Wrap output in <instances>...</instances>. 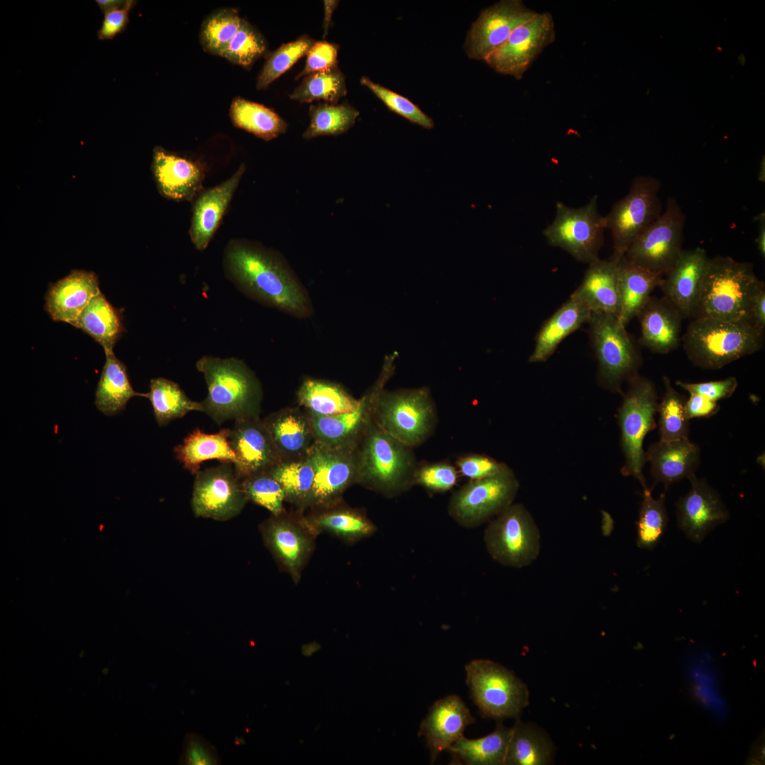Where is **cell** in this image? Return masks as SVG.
Wrapping results in <instances>:
<instances>
[{
	"instance_id": "6da1fadb",
	"label": "cell",
	"mask_w": 765,
	"mask_h": 765,
	"mask_svg": "<svg viewBox=\"0 0 765 765\" xmlns=\"http://www.w3.org/2000/svg\"><path fill=\"white\" fill-rule=\"evenodd\" d=\"M232 278L248 295L293 317L305 318L312 307L305 287L276 254L246 243H232L226 254Z\"/></svg>"
},
{
	"instance_id": "7a4b0ae2",
	"label": "cell",
	"mask_w": 765,
	"mask_h": 765,
	"mask_svg": "<svg viewBox=\"0 0 765 765\" xmlns=\"http://www.w3.org/2000/svg\"><path fill=\"white\" fill-rule=\"evenodd\" d=\"M357 484L386 498L409 490L418 464L414 448L383 431L373 419L357 445Z\"/></svg>"
},
{
	"instance_id": "3957f363",
	"label": "cell",
	"mask_w": 765,
	"mask_h": 765,
	"mask_svg": "<svg viewBox=\"0 0 765 765\" xmlns=\"http://www.w3.org/2000/svg\"><path fill=\"white\" fill-rule=\"evenodd\" d=\"M208 387L201 402L203 412L217 424L229 419L259 416L262 390L259 380L247 366L234 358L204 356L196 363Z\"/></svg>"
},
{
	"instance_id": "277c9868",
	"label": "cell",
	"mask_w": 765,
	"mask_h": 765,
	"mask_svg": "<svg viewBox=\"0 0 765 765\" xmlns=\"http://www.w3.org/2000/svg\"><path fill=\"white\" fill-rule=\"evenodd\" d=\"M763 283L749 262L728 256L709 258L693 318L749 323L752 300Z\"/></svg>"
},
{
	"instance_id": "5b68a950",
	"label": "cell",
	"mask_w": 765,
	"mask_h": 765,
	"mask_svg": "<svg viewBox=\"0 0 765 765\" xmlns=\"http://www.w3.org/2000/svg\"><path fill=\"white\" fill-rule=\"evenodd\" d=\"M681 340L694 366L715 370L761 350L764 332L747 322L693 318Z\"/></svg>"
},
{
	"instance_id": "8992f818",
	"label": "cell",
	"mask_w": 765,
	"mask_h": 765,
	"mask_svg": "<svg viewBox=\"0 0 765 765\" xmlns=\"http://www.w3.org/2000/svg\"><path fill=\"white\" fill-rule=\"evenodd\" d=\"M373 419L386 433L416 448L434 434L438 414L429 389H384L379 395Z\"/></svg>"
},
{
	"instance_id": "52a82bcc",
	"label": "cell",
	"mask_w": 765,
	"mask_h": 765,
	"mask_svg": "<svg viewBox=\"0 0 765 765\" xmlns=\"http://www.w3.org/2000/svg\"><path fill=\"white\" fill-rule=\"evenodd\" d=\"M470 697L482 718L502 720L518 718L529 703L527 686L512 671L489 659L465 664Z\"/></svg>"
},
{
	"instance_id": "ba28073f",
	"label": "cell",
	"mask_w": 765,
	"mask_h": 765,
	"mask_svg": "<svg viewBox=\"0 0 765 765\" xmlns=\"http://www.w3.org/2000/svg\"><path fill=\"white\" fill-rule=\"evenodd\" d=\"M628 383L618 414L620 445L625 456L621 473L634 477L645 487L647 485L642 470L646 460L643 441L646 435L657 427L654 416L658 396L655 385L645 377L638 374Z\"/></svg>"
},
{
	"instance_id": "9c48e42d",
	"label": "cell",
	"mask_w": 765,
	"mask_h": 765,
	"mask_svg": "<svg viewBox=\"0 0 765 765\" xmlns=\"http://www.w3.org/2000/svg\"><path fill=\"white\" fill-rule=\"evenodd\" d=\"M587 323L598 363V380L606 390L621 392L623 383L638 374L640 353L617 316L591 312Z\"/></svg>"
},
{
	"instance_id": "30bf717a",
	"label": "cell",
	"mask_w": 765,
	"mask_h": 765,
	"mask_svg": "<svg viewBox=\"0 0 765 765\" xmlns=\"http://www.w3.org/2000/svg\"><path fill=\"white\" fill-rule=\"evenodd\" d=\"M660 181L653 176L635 177L626 196L616 202L604 216L606 228L611 232L613 252L619 261L635 239L663 212L659 198Z\"/></svg>"
},
{
	"instance_id": "8fae6325",
	"label": "cell",
	"mask_w": 765,
	"mask_h": 765,
	"mask_svg": "<svg viewBox=\"0 0 765 765\" xmlns=\"http://www.w3.org/2000/svg\"><path fill=\"white\" fill-rule=\"evenodd\" d=\"M519 483L506 466L488 477L470 480L450 496L448 515L461 527L477 528L513 504Z\"/></svg>"
},
{
	"instance_id": "7c38bea8",
	"label": "cell",
	"mask_w": 765,
	"mask_h": 765,
	"mask_svg": "<svg viewBox=\"0 0 765 765\" xmlns=\"http://www.w3.org/2000/svg\"><path fill=\"white\" fill-rule=\"evenodd\" d=\"M488 553L499 564L523 567L540 551L538 529L527 509L511 504L490 520L484 533Z\"/></svg>"
},
{
	"instance_id": "4fadbf2b",
	"label": "cell",
	"mask_w": 765,
	"mask_h": 765,
	"mask_svg": "<svg viewBox=\"0 0 765 765\" xmlns=\"http://www.w3.org/2000/svg\"><path fill=\"white\" fill-rule=\"evenodd\" d=\"M597 204V196H593L586 205L577 208L557 202L555 217L543 231L548 242L564 249L579 261L589 264L599 259L606 228L604 217L599 214Z\"/></svg>"
},
{
	"instance_id": "5bb4252c",
	"label": "cell",
	"mask_w": 765,
	"mask_h": 765,
	"mask_svg": "<svg viewBox=\"0 0 765 765\" xmlns=\"http://www.w3.org/2000/svg\"><path fill=\"white\" fill-rule=\"evenodd\" d=\"M686 216L677 200L668 198L666 208L632 244L623 257L652 272L666 275L682 249Z\"/></svg>"
},
{
	"instance_id": "9a60e30c",
	"label": "cell",
	"mask_w": 765,
	"mask_h": 765,
	"mask_svg": "<svg viewBox=\"0 0 765 765\" xmlns=\"http://www.w3.org/2000/svg\"><path fill=\"white\" fill-rule=\"evenodd\" d=\"M259 528L265 547L279 569L297 584L314 552L317 537L306 524L303 514L285 510L271 514Z\"/></svg>"
},
{
	"instance_id": "2e32d148",
	"label": "cell",
	"mask_w": 765,
	"mask_h": 765,
	"mask_svg": "<svg viewBox=\"0 0 765 765\" xmlns=\"http://www.w3.org/2000/svg\"><path fill=\"white\" fill-rule=\"evenodd\" d=\"M396 353L386 356L380 375L374 384L358 399L356 408L335 416L307 414L315 442L339 448H356L373 420L377 400L392 376Z\"/></svg>"
},
{
	"instance_id": "e0dca14e",
	"label": "cell",
	"mask_w": 765,
	"mask_h": 765,
	"mask_svg": "<svg viewBox=\"0 0 765 765\" xmlns=\"http://www.w3.org/2000/svg\"><path fill=\"white\" fill-rule=\"evenodd\" d=\"M356 448L331 447L315 442L307 458L314 472V482L307 510L322 508L343 500L344 492L357 484L358 453Z\"/></svg>"
},
{
	"instance_id": "ac0fdd59",
	"label": "cell",
	"mask_w": 765,
	"mask_h": 765,
	"mask_svg": "<svg viewBox=\"0 0 765 765\" xmlns=\"http://www.w3.org/2000/svg\"><path fill=\"white\" fill-rule=\"evenodd\" d=\"M551 13H537L517 27L484 62L496 72L520 80L543 50L555 40Z\"/></svg>"
},
{
	"instance_id": "d6986e66",
	"label": "cell",
	"mask_w": 765,
	"mask_h": 765,
	"mask_svg": "<svg viewBox=\"0 0 765 765\" xmlns=\"http://www.w3.org/2000/svg\"><path fill=\"white\" fill-rule=\"evenodd\" d=\"M247 501L232 463H222L196 473L191 502L196 517L227 521L239 514Z\"/></svg>"
},
{
	"instance_id": "ffe728a7",
	"label": "cell",
	"mask_w": 765,
	"mask_h": 765,
	"mask_svg": "<svg viewBox=\"0 0 765 765\" xmlns=\"http://www.w3.org/2000/svg\"><path fill=\"white\" fill-rule=\"evenodd\" d=\"M536 13L521 0H502L484 8L468 33L465 40L468 56L484 61L507 40L517 27Z\"/></svg>"
},
{
	"instance_id": "44dd1931",
	"label": "cell",
	"mask_w": 765,
	"mask_h": 765,
	"mask_svg": "<svg viewBox=\"0 0 765 765\" xmlns=\"http://www.w3.org/2000/svg\"><path fill=\"white\" fill-rule=\"evenodd\" d=\"M688 480L691 489L676 504L677 522L688 538L701 543L714 528L727 521L730 514L718 493L704 479L693 475Z\"/></svg>"
},
{
	"instance_id": "7402d4cb",
	"label": "cell",
	"mask_w": 765,
	"mask_h": 765,
	"mask_svg": "<svg viewBox=\"0 0 765 765\" xmlns=\"http://www.w3.org/2000/svg\"><path fill=\"white\" fill-rule=\"evenodd\" d=\"M230 442L237 457L234 468L240 479L268 472L281 461L259 416L235 420Z\"/></svg>"
},
{
	"instance_id": "603a6c76",
	"label": "cell",
	"mask_w": 765,
	"mask_h": 765,
	"mask_svg": "<svg viewBox=\"0 0 765 765\" xmlns=\"http://www.w3.org/2000/svg\"><path fill=\"white\" fill-rule=\"evenodd\" d=\"M708 259L706 251L701 247L683 249L662 279L659 287L664 298L682 319L693 317Z\"/></svg>"
},
{
	"instance_id": "cb8c5ba5",
	"label": "cell",
	"mask_w": 765,
	"mask_h": 765,
	"mask_svg": "<svg viewBox=\"0 0 765 765\" xmlns=\"http://www.w3.org/2000/svg\"><path fill=\"white\" fill-rule=\"evenodd\" d=\"M475 722L459 696L448 695L436 701L421 721L418 732V736H424L426 740L431 764L463 737L465 728Z\"/></svg>"
},
{
	"instance_id": "d4e9b609",
	"label": "cell",
	"mask_w": 765,
	"mask_h": 765,
	"mask_svg": "<svg viewBox=\"0 0 765 765\" xmlns=\"http://www.w3.org/2000/svg\"><path fill=\"white\" fill-rule=\"evenodd\" d=\"M99 293L98 279L94 272L72 270L64 278L49 284L45 296V310L54 321L71 324Z\"/></svg>"
},
{
	"instance_id": "484cf974",
	"label": "cell",
	"mask_w": 765,
	"mask_h": 765,
	"mask_svg": "<svg viewBox=\"0 0 765 765\" xmlns=\"http://www.w3.org/2000/svg\"><path fill=\"white\" fill-rule=\"evenodd\" d=\"M309 528L318 536L325 533L344 543L354 544L375 533L378 527L360 509L346 504L344 501L303 514Z\"/></svg>"
},
{
	"instance_id": "4316f807",
	"label": "cell",
	"mask_w": 765,
	"mask_h": 765,
	"mask_svg": "<svg viewBox=\"0 0 765 765\" xmlns=\"http://www.w3.org/2000/svg\"><path fill=\"white\" fill-rule=\"evenodd\" d=\"M263 421L281 461L307 457L315 438L305 410L298 407L281 409Z\"/></svg>"
},
{
	"instance_id": "83f0119b",
	"label": "cell",
	"mask_w": 765,
	"mask_h": 765,
	"mask_svg": "<svg viewBox=\"0 0 765 765\" xmlns=\"http://www.w3.org/2000/svg\"><path fill=\"white\" fill-rule=\"evenodd\" d=\"M700 448L688 438L652 443L645 452L651 474L667 489L671 484L695 475L700 463Z\"/></svg>"
},
{
	"instance_id": "f1b7e54d",
	"label": "cell",
	"mask_w": 765,
	"mask_h": 765,
	"mask_svg": "<svg viewBox=\"0 0 765 765\" xmlns=\"http://www.w3.org/2000/svg\"><path fill=\"white\" fill-rule=\"evenodd\" d=\"M637 317L640 323V343L652 352L665 354L681 342V316L663 297H650Z\"/></svg>"
},
{
	"instance_id": "f546056e",
	"label": "cell",
	"mask_w": 765,
	"mask_h": 765,
	"mask_svg": "<svg viewBox=\"0 0 765 765\" xmlns=\"http://www.w3.org/2000/svg\"><path fill=\"white\" fill-rule=\"evenodd\" d=\"M152 169L161 194L174 200L192 198L204 176L198 163L171 154L160 147L154 149Z\"/></svg>"
},
{
	"instance_id": "4dcf8cb0",
	"label": "cell",
	"mask_w": 765,
	"mask_h": 765,
	"mask_svg": "<svg viewBox=\"0 0 765 765\" xmlns=\"http://www.w3.org/2000/svg\"><path fill=\"white\" fill-rule=\"evenodd\" d=\"M245 171L242 164L227 181L204 192L193 206L190 236L198 250L205 249L220 220Z\"/></svg>"
},
{
	"instance_id": "1f68e13d",
	"label": "cell",
	"mask_w": 765,
	"mask_h": 765,
	"mask_svg": "<svg viewBox=\"0 0 765 765\" xmlns=\"http://www.w3.org/2000/svg\"><path fill=\"white\" fill-rule=\"evenodd\" d=\"M619 261L611 258L589 264L584 278L572 293L591 312H601L617 316L620 310L618 285Z\"/></svg>"
},
{
	"instance_id": "d6a6232c",
	"label": "cell",
	"mask_w": 765,
	"mask_h": 765,
	"mask_svg": "<svg viewBox=\"0 0 765 765\" xmlns=\"http://www.w3.org/2000/svg\"><path fill=\"white\" fill-rule=\"evenodd\" d=\"M591 313L589 308L572 294L542 325L528 361L538 363L547 361L567 336L588 322Z\"/></svg>"
},
{
	"instance_id": "836d02e7",
	"label": "cell",
	"mask_w": 765,
	"mask_h": 765,
	"mask_svg": "<svg viewBox=\"0 0 765 765\" xmlns=\"http://www.w3.org/2000/svg\"><path fill=\"white\" fill-rule=\"evenodd\" d=\"M230 429H222L209 434L196 429L174 448L176 457L184 468L195 475L205 460H217L236 465L238 460L230 442Z\"/></svg>"
},
{
	"instance_id": "e575fe53",
	"label": "cell",
	"mask_w": 765,
	"mask_h": 765,
	"mask_svg": "<svg viewBox=\"0 0 765 765\" xmlns=\"http://www.w3.org/2000/svg\"><path fill=\"white\" fill-rule=\"evenodd\" d=\"M662 279V275L635 265L624 257L619 261L620 310L618 318L624 326L637 317L652 291L660 286Z\"/></svg>"
},
{
	"instance_id": "d590c367",
	"label": "cell",
	"mask_w": 765,
	"mask_h": 765,
	"mask_svg": "<svg viewBox=\"0 0 765 765\" xmlns=\"http://www.w3.org/2000/svg\"><path fill=\"white\" fill-rule=\"evenodd\" d=\"M511 731L499 720L492 733L477 739L463 736L446 751L453 764L505 765Z\"/></svg>"
},
{
	"instance_id": "8d00e7d4",
	"label": "cell",
	"mask_w": 765,
	"mask_h": 765,
	"mask_svg": "<svg viewBox=\"0 0 765 765\" xmlns=\"http://www.w3.org/2000/svg\"><path fill=\"white\" fill-rule=\"evenodd\" d=\"M106 361L95 393L96 408L107 416L123 411L128 402L135 397H147L132 388L125 365L117 358L113 351H104Z\"/></svg>"
},
{
	"instance_id": "74e56055",
	"label": "cell",
	"mask_w": 765,
	"mask_h": 765,
	"mask_svg": "<svg viewBox=\"0 0 765 765\" xmlns=\"http://www.w3.org/2000/svg\"><path fill=\"white\" fill-rule=\"evenodd\" d=\"M71 324L91 336L104 351H113L124 329L121 310L114 307L101 292Z\"/></svg>"
},
{
	"instance_id": "f35d334b",
	"label": "cell",
	"mask_w": 765,
	"mask_h": 765,
	"mask_svg": "<svg viewBox=\"0 0 765 765\" xmlns=\"http://www.w3.org/2000/svg\"><path fill=\"white\" fill-rule=\"evenodd\" d=\"M505 765H547L552 762L554 746L549 736L535 725L516 718L511 727Z\"/></svg>"
},
{
	"instance_id": "ab89813d",
	"label": "cell",
	"mask_w": 765,
	"mask_h": 765,
	"mask_svg": "<svg viewBox=\"0 0 765 765\" xmlns=\"http://www.w3.org/2000/svg\"><path fill=\"white\" fill-rule=\"evenodd\" d=\"M298 404L305 411L320 416H335L353 411L358 399L341 385L321 379H305L297 392Z\"/></svg>"
},
{
	"instance_id": "60d3db41",
	"label": "cell",
	"mask_w": 765,
	"mask_h": 765,
	"mask_svg": "<svg viewBox=\"0 0 765 765\" xmlns=\"http://www.w3.org/2000/svg\"><path fill=\"white\" fill-rule=\"evenodd\" d=\"M283 487L285 502L296 511H307L311 496L314 472L308 458L283 460L268 471Z\"/></svg>"
},
{
	"instance_id": "b9f144b4",
	"label": "cell",
	"mask_w": 765,
	"mask_h": 765,
	"mask_svg": "<svg viewBox=\"0 0 765 765\" xmlns=\"http://www.w3.org/2000/svg\"><path fill=\"white\" fill-rule=\"evenodd\" d=\"M230 117L236 127L264 140L276 138L288 129L286 122L274 111L241 98L232 101Z\"/></svg>"
},
{
	"instance_id": "7bdbcfd3",
	"label": "cell",
	"mask_w": 765,
	"mask_h": 765,
	"mask_svg": "<svg viewBox=\"0 0 765 765\" xmlns=\"http://www.w3.org/2000/svg\"><path fill=\"white\" fill-rule=\"evenodd\" d=\"M149 389L147 398L152 404L159 426L181 418L191 411L203 412L201 402L189 399L179 385L170 380L164 378L151 379Z\"/></svg>"
},
{
	"instance_id": "ee69618b",
	"label": "cell",
	"mask_w": 765,
	"mask_h": 765,
	"mask_svg": "<svg viewBox=\"0 0 765 765\" xmlns=\"http://www.w3.org/2000/svg\"><path fill=\"white\" fill-rule=\"evenodd\" d=\"M310 122L303 133L305 139L339 135L355 123L359 112L347 103H319L310 107Z\"/></svg>"
},
{
	"instance_id": "f6af8a7d",
	"label": "cell",
	"mask_w": 765,
	"mask_h": 765,
	"mask_svg": "<svg viewBox=\"0 0 765 765\" xmlns=\"http://www.w3.org/2000/svg\"><path fill=\"white\" fill-rule=\"evenodd\" d=\"M662 380L664 393L657 406L660 440L688 438L690 419L685 409L686 398L674 389L667 376H663Z\"/></svg>"
},
{
	"instance_id": "bcb514c9",
	"label": "cell",
	"mask_w": 765,
	"mask_h": 765,
	"mask_svg": "<svg viewBox=\"0 0 765 765\" xmlns=\"http://www.w3.org/2000/svg\"><path fill=\"white\" fill-rule=\"evenodd\" d=\"M346 94L345 76L338 67L306 76L290 98L301 103L324 101L336 103Z\"/></svg>"
},
{
	"instance_id": "7dc6e473",
	"label": "cell",
	"mask_w": 765,
	"mask_h": 765,
	"mask_svg": "<svg viewBox=\"0 0 765 765\" xmlns=\"http://www.w3.org/2000/svg\"><path fill=\"white\" fill-rule=\"evenodd\" d=\"M642 500L638 521V545L644 549H653L659 543L668 523L665 506V496L657 499L652 495L653 487H643Z\"/></svg>"
},
{
	"instance_id": "c3c4849f",
	"label": "cell",
	"mask_w": 765,
	"mask_h": 765,
	"mask_svg": "<svg viewBox=\"0 0 765 765\" xmlns=\"http://www.w3.org/2000/svg\"><path fill=\"white\" fill-rule=\"evenodd\" d=\"M314 43L312 38L302 35L294 41L282 45L271 53L259 75L257 89H266L297 61L306 55Z\"/></svg>"
},
{
	"instance_id": "681fc988",
	"label": "cell",
	"mask_w": 765,
	"mask_h": 765,
	"mask_svg": "<svg viewBox=\"0 0 765 765\" xmlns=\"http://www.w3.org/2000/svg\"><path fill=\"white\" fill-rule=\"evenodd\" d=\"M242 21L234 9H223L210 16L200 31L203 48L220 56L239 31Z\"/></svg>"
},
{
	"instance_id": "f907efd6",
	"label": "cell",
	"mask_w": 765,
	"mask_h": 765,
	"mask_svg": "<svg viewBox=\"0 0 765 765\" xmlns=\"http://www.w3.org/2000/svg\"><path fill=\"white\" fill-rule=\"evenodd\" d=\"M242 480L248 500L266 509L271 514H278L285 509V494L281 484L268 472H263Z\"/></svg>"
},
{
	"instance_id": "816d5d0a",
	"label": "cell",
	"mask_w": 765,
	"mask_h": 765,
	"mask_svg": "<svg viewBox=\"0 0 765 765\" xmlns=\"http://www.w3.org/2000/svg\"><path fill=\"white\" fill-rule=\"evenodd\" d=\"M266 50L262 36L244 20L227 48L220 55L229 61L247 67L254 63Z\"/></svg>"
},
{
	"instance_id": "f5cc1de1",
	"label": "cell",
	"mask_w": 765,
	"mask_h": 765,
	"mask_svg": "<svg viewBox=\"0 0 765 765\" xmlns=\"http://www.w3.org/2000/svg\"><path fill=\"white\" fill-rule=\"evenodd\" d=\"M361 83L370 90L392 112L426 129H431L433 120L425 114L409 98L376 84L366 76L361 79Z\"/></svg>"
},
{
	"instance_id": "db71d44e",
	"label": "cell",
	"mask_w": 765,
	"mask_h": 765,
	"mask_svg": "<svg viewBox=\"0 0 765 765\" xmlns=\"http://www.w3.org/2000/svg\"><path fill=\"white\" fill-rule=\"evenodd\" d=\"M460 476L456 466L448 461L418 462L414 484L429 492L442 493L451 489Z\"/></svg>"
},
{
	"instance_id": "11a10c76",
	"label": "cell",
	"mask_w": 765,
	"mask_h": 765,
	"mask_svg": "<svg viewBox=\"0 0 765 765\" xmlns=\"http://www.w3.org/2000/svg\"><path fill=\"white\" fill-rule=\"evenodd\" d=\"M455 466L460 476L473 480L494 475L504 470L507 465L486 455L469 453L460 456Z\"/></svg>"
},
{
	"instance_id": "9f6ffc18",
	"label": "cell",
	"mask_w": 765,
	"mask_h": 765,
	"mask_svg": "<svg viewBox=\"0 0 765 765\" xmlns=\"http://www.w3.org/2000/svg\"><path fill=\"white\" fill-rule=\"evenodd\" d=\"M180 764L217 765L220 759L214 746L203 737L189 733L186 735Z\"/></svg>"
},
{
	"instance_id": "6f0895ef",
	"label": "cell",
	"mask_w": 765,
	"mask_h": 765,
	"mask_svg": "<svg viewBox=\"0 0 765 765\" xmlns=\"http://www.w3.org/2000/svg\"><path fill=\"white\" fill-rule=\"evenodd\" d=\"M338 46L325 41L314 42L307 53L304 69L297 78L337 67Z\"/></svg>"
},
{
	"instance_id": "680465c9",
	"label": "cell",
	"mask_w": 765,
	"mask_h": 765,
	"mask_svg": "<svg viewBox=\"0 0 765 765\" xmlns=\"http://www.w3.org/2000/svg\"><path fill=\"white\" fill-rule=\"evenodd\" d=\"M676 385L689 394L700 395L718 402L731 397L738 386V382L735 377L731 376L720 380L695 383L678 380Z\"/></svg>"
},
{
	"instance_id": "91938a15",
	"label": "cell",
	"mask_w": 765,
	"mask_h": 765,
	"mask_svg": "<svg viewBox=\"0 0 765 765\" xmlns=\"http://www.w3.org/2000/svg\"><path fill=\"white\" fill-rule=\"evenodd\" d=\"M135 4L134 1H127L121 8L105 13L100 29L97 31L99 40H111L125 29L129 22V13Z\"/></svg>"
},
{
	"instance_id": "94428289",
	"label": "cell",
	"mask_w": 765,
	"mask_h": 765,
	"mask_svg": "<svg viewBox=\"0 0 765 765\" xmlns=\"http://www.w3.org/2000/svg\"><path fill=\"white\" fill-rule=\"evenodd\" d=\"M686 399L685 409L689 419L698 417H710L719 411L720 406L716 402L697 394H689Z\"/></svg>"
},
{
	"instance_id": "6125c7cd",
	"label": "cell",
	"mask_w": 765,
	"mask_h": 765,
	"mask_svg": "<svg viewBox=\"0 0 765 765\" xmlns=\"http://www.w3.org/2000/svg\"><path fill=\"white\" fill-rule=\"evenodd\" d=\"M749 322L759 331L765 329V285L759 288L751 302L749 311Z\"/></svg>"
},
{
	"instance_id": "be15d7a7",
	"label": "cell",
	"mask_w": 765,
	"mask_h": 765,
	"mask_svg": "<svg viewBox=\"0 0 765 765\" xmlns=\"http://www.w3.org/2000/svg\"><path fill=\"white\" fill-rule=\"evenodd\" d=\"M758 222V236L755 240L756 249L760 255L765 258V214L764 211L759 212L755 217Z\"/></svg>"
},
{
	"instance_id": "e7e4bbea",
	"label": "cell",
	"mask_w": 765,
	"mask_h": 765,
	"mask_svg": "<svg viewBox=\"0 0 765 765\" xmlns=\"http://www.w3.org/2000/svg\"><path fill=\"white\" fill-rule=\"evenodd\" d=\"M338 1H324V20L323 23L324 37L327 34L332 13L338 4Z\"/></svg>"
},
{
	"instance_id": "03108f58",
	"label": "cell",
	"mask_w": 765,
	"mask_h": 765,
	"mask_svg": "<svg viewBox=\"0 0 765 765\" xmlns=\"http://www.w3.org/2000/svg\"><path fill=\"white\" fill-rule=\"evenodd\" d=\"M95 1L103 14L109 11L123 7L127 3V1L121 0H96Z\"/></svg>"
},
{
	"instance_id": "003e7915",
	"label": "cell",
	"mask_w": 765,
	"mask_h": 765,
	"mask_svg": "<svg viewBox=\"0 0 765 765\" xmlns=\"http://www.w3.org/2000/svg\"><path fill=\"white\" fill-rule=\"evenodd\" d=\"M765 174V171H764V160L763 159V162H761V163L759 172V175H758V180L759 181H761V182L764 181V179H765V174Z\"/></svg>"
}]
</instances>
